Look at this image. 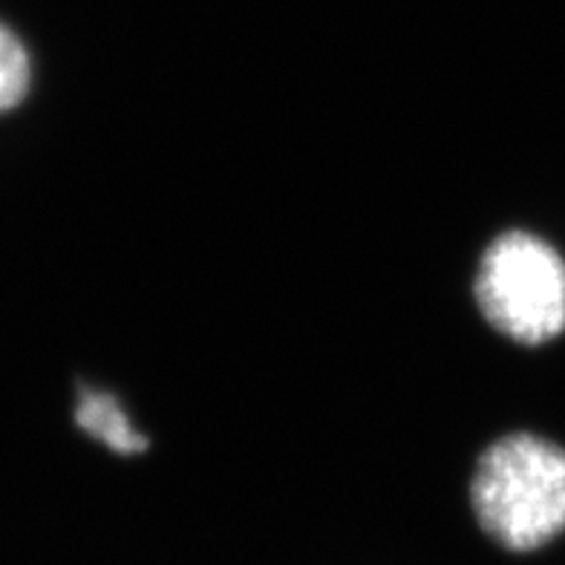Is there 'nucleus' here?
<instances>
[{
    "mask_svg": "<svg viewBox=\"0 0 565 565\" xmlns=\"http://www.w3.org/2000/svg\"><path fill=\"white\" fill-rule=\"evenodd\" d=\"M477 520L511 551H534L565 531V450L516 433L484 450L470 488Z\"/></svg>",
    "mask_w": 565,
    "mask_h": 565,
    "instance_id": "1",
    "label": "nucleus"
},
{
    "mask_svg": "<svg viewBox=\"0 0 565 565\" xmlns=\"http://www.w3.org/2000/svg\"><path fill=\"white\" fill-rule=\"evenodd\" d=\"M473 291L488 323L513 341L545 343L565 329V263L534 234L493 239Z\"/></svg>",
    "mask_w": 565,
    "mask_h": 565,
    "instance_id": "2",
    "label": "nucleus"
},
{
    "mask_svg": "<svg viewBox=\"0 0 565 565\" xmlns=\"http://www.w3.org/2000/svg\"><path fill=\"white\" fill-rule=\"evenodd\" d=\"M75 422L93 439L107 445L116 454H139L148 447V439L134 430V424L121 409V404L107 393H82V402L75 409Z\"/></svg>",
    "mask_w": 565,
    "mask_h": 565,
    "instance_id": "3",
    "label": "nucleus"
},
{
    "mask_svg": "<svg viewBox=\"0 0 565 565\" xmlns=\"http://www.w3.org/2000/svg\"><path fill=\"white\" fill-rule=\"evenodd\" d=\"M30 87V58L12 32L0 23V113L15 107Z\"/></svg>",
    "mask_w": 565,
    "mask_h": 565,
    "instance_id": "4",
    "label": "nucleus"
}]
</instances>
